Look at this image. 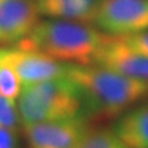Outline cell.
I'll return each instance as SVG.
<instances>
[{"instance_id":"6da1fadb","label":"cell","mask_w":148,"mask_h":148,"mask_svg":"<svg viewBox=\"0 0 148 148\" xmlns=\"http://www.w3.org/2000/svg\"><path fill=\"white\" fill-rule=\"evenodd\" d=\"M67 77L80 91L82 116L89 125L120 116L130 106L148 96L147 83L99 64H69Z\"/></svg>"},{"instance_id":"7a4b0ae2","label":"cell","mask_w":148,"mask_h":148,"mask_svg":"<svg viewBox=\"0 0 148 148\" xmlns=\"http://www.w3.org/2000/svg\"><path fill=\"white\" fill-rule=\"evenodd\" d=\"M108 34L90 24L62 18L38 21L15 47L41 52L56 61L88 66L92 64Z\"/></svg>"},{"instance_id":"3957f363","label":"cell","mask_w":148,"mask_h":148,"mask_svg":"<svg viewBox=\"0 0 148 148\" xmlns=\"http://www.w3.org/2000/svg\"><path fill=\"white\" fill-rule=\"evenodd\" d=\"M16 108L24 126L82 116L83 101L78 86L66 75L24 85Z\"/></svg>"},{"instance_id":"277c9868","label":"cell","mask_w":148,"mask_h":148,"mask_svg":"<svg viewBox=\"0 0 148 148\" xmlns=\"http://www.w3.org/2000/svg\"><path fill=\"white\" fill-rule=\"evenodd\" d=\"M92 24L119 37L148 31V0H101Z\"/></svg>"},{"instance_id":"5b68a950","label":"cell","mask_w":148,"mask_h":148,"mask_svg":"<svg viewBox=\"0 0 148 148\" xmlns=\"http://www.w3.org/2000/svg\"><path fill=\"white\" fill-rule=\"evenodd\" d=\"M0 58L10 67L24 85L67 75L69 64L29 49L0 48Z\"/></svg>"},{"instance_id":"8992f818","label":"cell","mask_w":148,"mask_h":148,"mask_svg":"<svg viewBox=\"0 0 148 148\" xmlns=\"http://www.w3.org/2000/svg\"><path fill=\"white\" fill-rule=\"evenodd\" d=\"M90 125L83 116L24 125L22 133L31 148H74Z\"/></svg>"},{"instance_id":"52a82bcc","label":"cell","mask_w":148,"mask_h":148,"mask_svg":"<svg viewBox=\"0 0 148 148\" xmlns=\"http://www.w3.org/2000/svg\"><path fill=\"white\" fill-rule=\"evenodd\" d=\"M92 64H99L148 84V54L131 47L122 37L108 35Z\"/></svg>"},{"instance_id":"ba28073f","label":"cell","mask_w":148,"mask_h":148,"mask_svg":"<svg viewBox=\"0 0 148 148\" xmlns=\"http://www.w3.org/2000/svg\"><path fill=\"white\" fill-rule=\"evenodd\" d=\"M36 0H0V45L16 43L40 18Z\"/></svg>"},{"instance_id":"9c48e42d","label":"cell","mask_w":148,"mask_h":148,"mask_svg":"<svg viewBox=\"0 0 148 148\" xmlns=\"http://www.w3.org/2000/svg\"><path fill=\"white\" fill-rule=\"evenodd\" d=\"M41 15L91 24L101 0H36Z\"/></svg>"},{"instance_id":"30bf717a","label":"cell","mask_w":148,"mask_h":148,"mask_svg":"<svg viewBox=\"0 0 148 148\" xmlns=\"http://www.w3.org/2000/svg\"><path fill=\"white\" fill-rule=\"evenodd\" d=\"M112 130L126 148H148V103L122 115Z\"/></svg>"},{"instance_id":"8fae6325","label":"cell","mask_w":148,"mask_h":148,"mask_svg":"<svg viewBox=\"0 0 148 148\" xmlns=\"http://www.w3.org/2000/svg\"><path fill=\"white\" fill-rule=\"evenodd\" d=\"M74 148H126L114 130L89 126Z\"/></svg>"},{"instance_id":"7c38bea8","label":"cell","mask_w":148,"mask_h":148,"mask_svg":"<svg viewBox=\"0 0 148 148\" xmlns=\"http://www.w3.org/2000/svg\"><path fill=\"white\" fill-rule=\"evenodd\" d=\"M20 79L15 72L0 58V94L10 100H15L20 94Z\"/></svg>"},{"instance_id":"4fadbf2b","label":"cell","mask_w":148,"mask_h":148,"mask_svg":"<svg viewBox=\"0 0 148 148\" xmlns=\"http://www.w3.org/2000/svg\"><path fill=\"white\" fill-rule=\"evenodd\" d=\"M20 122L18 111L14 104V100L8 99L0 94V126L18 130Z\"/></svg>"},{"instance_id":"5bb4252c","label":"cell","mask_w":148,"mask_h":148,"mask_svg":"<svg viewBox=\"0 0 148 148\" xmlns=\"http://www.w3.org/2000/svg\"><path fill=\"white\" fill-rule=\"evenodd\" d=\"M17 131L18 130L0 126V148H17L18 147Z\"/></svg>"},{"instance_id":"9a60e30c","label":"cell","mask_w":148,"mask_h":148,"mask_svg":"<svg viewBox=\"0 0 148 148\" xmlns=\"http://www.w3.org/2000/svg\"><path fill=\"white\" fill-rule=\"evenodd\" d=\"M122 38L131 46V47L141 51L145 54H148V31L136 34L132 36H123Z\"/></svg>"}]
</instances>
